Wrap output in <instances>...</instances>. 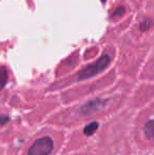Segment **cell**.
<instances>
[{
    "mask_svg": "<svg viewBox=\"0 0 154 155\" xmlns=\"http://www.w3.org/2000/svg\"><path fill=\"white\" fill-rule=\"evenodd\" d=\"M110 63V57L108 55H103L97 60L96 62H94L93 64H90L84 69L79 74H78V78L80 80L82 79H88V78H91L93 76L97 75L100 72H103L106 68L109 65Z\"/></svg>",
    "mask_w": 154,
    "mask_h": 155,
    "instance_id": "6da1fadb",
    "label": "cell"
},
{
    "mask_svg": "<svg viewBox=\"0 0 154 155\" xmlns=\"http://www.w3.org/2000/svg\"><path fill=\"white\" fill-rule=\"evenodd\" d=\"M53 140L50 137L37 139L29 150V155H48L53 149Z\"/></svg>",
    "mask_w": 154,
    "mask_h": 155,
    "instance_id": "7a4b0ae2",
    "label": "cell"
},
{
    "mask_svg": "<svg viewBox=\"0 0 154 155\" xmlns=\"http://www.w3.org/2000/svg\"><path fill=\"white\" fill-rule=\"evenodd\" d=\"M145 134L149 139H154V120H150L145 126Z\"/></svg>",
    "mask_w": 154,
    "mask_h": 155,
    "instance_id": "3957f363",
    "label": "cell"
},
{
    "mask_svg": "<svg viewBox=\"0 0 154 155\" xmlns=\"http://www.w3.org/2000/svg\"><path fill=\"white\" fill-rule=\"evenodd\" d=\"M8 81V72L5 69H0V91L3 89Z\"/></svg>",
    "mask_w": 154,
    "mask_h": 155,
    "instance_id": "277c9868",
    "label": "cell"
},
{
    "mask_svg": "<svg viewBox=\"0 0 154 155\" xmlns=\"http://www.w3.org/2000/svg\"><path fill=\"white\" fill-rule=\"evenodd\" d=\"M97 128H98V124L97 123H92V124H88V126L84 128V134L86 135H92L93 133L97 130Z\"/></svg>",
    "mask_w": 154,
    "mask_h": 155,
    "instance_id": "5b68a950",
    "label": "cell"
},
{
    "mask_svg": "<svg viewBox=\"0 0 154 155\" xmlns=\"http://www.w3.org/2000/svg\"><path fill=\"white\" fill-rule=\"evenodd\" d=\"M125 14V8L123 6H119V8H117L115 11H114V13L112 14V17H120L123 16V15Z\"/></svg>",
    "mask_w": 154,
    "mask_h": 155,
    "instance_id": "8992f818",
    "label": "cell"
},
{
    "mask_svg": "<svg viewBox=\"0 0 154 155\" xmlns=\"http://www.w3.org/2000/svg\"><path fill=\"white\" fill-rule=\"evenodd\" d=\"M150 27H151V21H149V20H145L144 22L140 23L139 29H140V31H147V30L150 29Z\"/></svg>",
    "mask_w": 154,
    "mask_h": 155,
    "instance_id": "52a82bcc",
    "label": "cell"
},
{
    "mask_svg": "<svg viewBox=\"0 0 154 155\" xmlns=\"http://www.w3.org/2000/svg\"><path fill=\"white\" fill-rule=\"evenodd\" d=\"M8 120V117L6 116H0V126H3L6 121Z\"/></svg>",
    "mask_w": 154,
    "mask_h": 155,
    "instance_id": "ba28073f",
    "label": "cell"
},
{
    "mask_svg": "<svg viewBox=\"0 0 154 155\" xmlns=\"http://www.w3.org/2000/svg\"><path fill=\"white\" fill-rule=\"evenodd\" d=\"M101 1H103V2H106V1H107V0H101Z\"/></svg>",
    "mask_w": 154,
    "mask_h": 155,
    "instance_id": "9c48e42d",
    "label": "cell"
}]
</instances>
